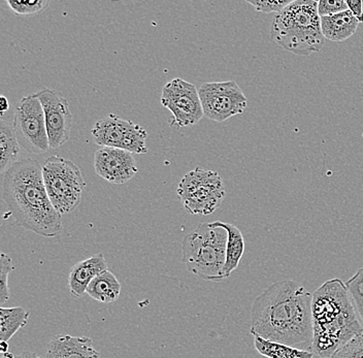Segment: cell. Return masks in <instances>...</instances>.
Wrapping results in <instances>:
<instances>
[{
    "mask_svg": "<svg viewBox=\"0 0 363 358\" xmlns=\"http://www.w3.org/2000/svg\"><path fill=\"white\" fill-rule=\"evenodd\" d=\"M17 358H45L38 357L36 353L29 352V351H26V352H23L21 354L18 355Z\"/></svg>",
    "mask_w": 363,
    "mask_h": 358,
    "instance_id": "f546056e",
    "label": "cell"
},
{
    "mask_svg": "<svg viewBox=\"0 0 363 358\" xmlns=\"http://www.w3.org/2000/svg\"><path fill=\"white\" fill-rule=\"evenodd\" d=\"M215 225L225 228L228 233L226 246V260L223 269L224 279L228 278L238 269L240 259L245 252V240L242 231L231 223L221 221L213 222Z\"/></svg>",
    "mask_w": 363,
    "mask_h": 358,
    "instance_id": "e0dca14e",
    "label": "cell"
},
{
    "mask_svg": "<svg viewBox=\"0 0 363 358\" xmlns=\"http://www.w3.org/2000/svg\"><path fill=\"white\" fill-rule=\"evenodd\" d=\"M362 10H363V0H362Z\"/></svg>",
    "mask_w": 363,
    "mask_h": 358,
    "instance_id": "d6a6232c",
    "label": "cell"
},
{
    "mask_svg": "<svg viewBox=\"0 0 363 358\" xmlns=\"http://www.w3.org/2000/svg\"><path fill=\"white\" fill-rule=\"evenodd\" d=\"M329 358H363V332L355 335Z\"/></svg>",
    "mask_w": 363,
    "mask_h": 358,
    "instance_id": "d4e9b609",
    "label": "cell"
},
{
    "mask_svg": "<svg viewBox=\"0 0 363 358\" xmlns=\"http://www.w3.org/2000/svg\"><path fill=\"white\" fill-rule=\"evenodd\" d=\"M95 144L121 149L133 154H147L146 129L119 116L111 114L99 119L91 130Z\"/></svg>",
    "mask_w": 363,
    "mask_h": 358,
    "instance_id": "9c48e42d",
    "label": "cell"
},
{
    "mask_svg": "<svg viewBox=\"0 0 363 358\" xmlns=\"http://www.w3.org/2000/svg\"><path fill=\"white\" fill-rule=\"evenodd\" d=\"M0 106H1V115L4 114V112H6V111L10 108V104H9L8 99H6V96H1V99H0Z\"/></svg>",
    "mask_w": 363,
    "mask_h": 358,
    "instance_id": "f1b7e54d",
    "label": "cell"
},
{
    "mask_svg": "<svg viewBox=\"0 0 363 358\" xmlns=\"http://www.w3.org/2000/svg\"><path fill=\"white\" fill-rule=\"evenodd\" d=\"M272 42L295 55L321 51L324 36L316 0H296L272 20Z\"/></svg>",
    "mask_w": 363,
    "mask_h": 358,
    "instance_id": "277c9868",
    "label": "cell"
},
{
    "mask_svg": "<svg viewBox=\"0 0 363 358\" xmlns=\"http://www.w3.org/2000/svg\"><path fill=\"white\" fill-rule=\"evenodd\" d=\"M312 300L295 281L272 283L254 301L250 334L312 351Z\"/></svg>",
    "mask_w": 363,
    "mask_h": 358,
    "instance_id": "6da1fadb",
    "label": "cell"
},
{
    "mask_svg": "<svg viewBox=\"0 0 363 358\" xmlns=\"http://www.w3.org/2000/svg\"><path fill=\"white\" fill-rule=\"evenodd\" d=\"M161 104L172 113L174 129L195 125L204 117L199 89L183 79H174L163 87Z\"/></svg>",
    "mask_w": 363,
    "mask_h": 358,
    "instance_id": "8fae6325",
    "label": "cell"
},
{
    "mask_svg": "<svg viewBox=\"0 0 363 358\" xmlns=\"http://www.w3.org/2000/svg\"><path fill=\"white\" fill-rule=\"evenodd\" d=\"M254 346L262 357L267 358H314V352L296 347L267 341L262 337L254 335Z\"/></svg>",
    "mask_w": 363,
    "mask_h": 358,
    "instance_id": "ffe728a7",
    "label": "cell"
},
{
    "mask_svg": "<svg viewBox=\"0 0 363 358\" xmlns=\"http://www.w3.org/2000/svg\"><path fill=\"white\" fill-rule=\"evenodd\" d=\"M95 172L111 184L121 185L135 178L138 169L135 156L121 149L104 147L94 155Z\"/></svg>",
    "mask_w": 363,
    "mask_h": 358,
    "instance_id": "4fadbf2b",
    "label": "cell"
},
{
    "mask_svg": "<svg viewBox=\"0 0 363 358\" xmlns=\"http://www.w3.org/2000/svg\"><path fill=\"white\" fill-rule=\"evenodd\" d=\"M0 173L4 176L18 162L20 154V144L13 125L4 120L0 122Z\"/></svg>",
    "mask_w": 363,
    "mask_h": 358,
    "instance_id": "d6986e66",
    "label": "cell"
},
{
    "mask_svg": "<svg viewBox=\"0 0 363 358\" xmlns=\"http://www.w3.org/2000/svg\"><path fill=\"white\" fill-rule=\"evenodd\" d=\"M1 352L2 354L9 352V343H6V342H1Z\"/></svg>",
    "mask_w": 363,
    "mask_h": 358,
    "instance_id": "4dcf8cb0",
    "label": "cell"
},
{
    "mask_svg": "<svg viewBox=\"0 0 363 358\" xmlns=\"http://www.w3.org/2000/svg\"><path fill=\"white\" fill-rule=\"evenodd\" d=\"M312 352L329 358L355 335L363 332V325L350 292L339 278L322 284L313 294Z\"/></svg>",
    "mask_w": 363,
    "mask_h": 358,
    "instance_id": "3957f363",
    "label": "cell"
},
{
    "mask_svg": "<svg viewBox=\"0 0 363 358\" xmlns=\"http://www.w3.org/2000/svg\"><path fill=\"white\" fill-rule=\"evenodd\" d=\"M199 93L204 117L218 123L242 114L248 106L246 95L235 81L203 83Z\"/></svg>",
    "mask_w": 363,
    "mask_h": 358,
    "instance_id": "30bf717a",
    "label": "cell"
},
{
    "mask_svg": "<svg viewBox=\"0 0 363 358\" xmlns=\"http://www.w3.org/2000/svg\"><path fill=\"white\" fill-rule=\"evenodd\" d=\"M45 358H101L91 337L57 335L48 344Z\"/></svg>",
    "mask_w": 363,
    "mask_h": 358,
    "instance_id": "5bb4252c",
    "label": "cell"
},
{
    "mask_svg": "<svg viewBox=\"0 0 363 358\" xmlns=\"http://www.w3.org/2000/svg\"><path fill=\"white\" fill-rule=\"evenodd\" d=\"M6 4L10 6L16 15L33 16L44 12L50 6L48 0H33V1H17V0H6Z\"/></svg>",
    "mask_w": 363,
    "mask_h": 358,
    "instance_id": "7402d4cb",
    "label": "cell"
},
{
    "mask_svg": "<svg viewBox=\"0 0 363 358\" xmlns=\"http://www.w3.org/2000/svg\"><path fill=\"white\" fill-rule=\"evenodd\" d=\"M29 313L22 307L0 309V341L9 343L28 323Z\"/></svg>",
    "mask_w": 363,
    "mask_h": 358,
    "instance_id": "44dd1931",
    "label": "cell"
},
{
    "mask_svg": "<svg viewBox=\"0 0 363 358\" xmlns=\"http://www.w3.org/2000/svg\"><path fill=\"white\" fill-rule=\"evenodd\" d=\"M228 233L214 223H201L182 242V262L189 273L212 282L224 280Z\"/></svg>",
    "mask_w": 363,
    "mask_h": 358,
    "instance_id": "5b68a950",
    "label": "cell"
},
{
    "mask_svg": "<svg viewBox=\"0 0 363 358\" xmlns=\"http://www.w3.org/2000/svg\"><path fill=\"white\" fill-rule=\"evenodd\" d=\"M346 284L363 325V267Z\"/></svg>",
    "mask_w": 363,
    "mask_h": 358,
    "instance_id": "cb8c5ba5",
    "label": "cell"
},
{
    "mask_svg": "<svg viewBox=\"0 0 363 358\" xmlns=\"http://www.w3.org/2000/svg\"><path fill=\"white\" fill-rule=\"evenodd\" d=\"M13 128L20 146L29 153L49 151L44 108L36 93L23 97L16 104Z\"/></svg>",
    "mask_w": 363,
    "mask_h": 358,
    "instance_id": "ba28073f",
    "label": "cell"
},
{
    "mask_svg": "<svg viewBox=\"0 0 363 358\" xmlns=\"http://www.w3.org/2000/svg\"><path fill=\"white\" fill-rule=\"evenodd\" d=\"M359 22L350 11L321 18V29L324 38L331 42H345L357 30Z\"/></svg>",
    "mask_w": 363,
    "mask_h": 358,
    "instance_id": "2e32d148",
    "label": "cell"
},
{
    "mask_svg": "<svg viewBox=\"0 0 363 358\" xmlns=\"http://www.w3.org/2000/svg\"><path fill=\"white\" fill-rule=\"evenodd\" d=\"M348 4L345 0H321L318 1V13L320 18L330 17L337 13L348 11Z\"/></svg>",
    "mask_w": 363,
    "mask_h": 358,
    "instance_id": "4316f807",
    "label": "cell"
},
{
    "mask_svg": "<svg viewBox=\"0 0 363 358\" xmlns=\"http://www.w3.org/2000/svg\"><path fill=\"white\" fill-rule=\"evenodd\" d=\"M1 358H17V357H16L15 355L13 354V353L6 352V353H4V354H2Z\"/></svg>",
    "mask_w": 363,
    "mask_h": 358,
    "instance_id": "1f68e13d",
    "label": "cell"
},
{
    "mask_svg": "<svg viewBox=\"0 0 363 358\" xmlns=\"http://www.w3.org/2000/svg\"><path fill=\"white\" fill-rule=\"evenodd\" d=\"M347 4L354 17L358 20L359 23H363L362 0H348Z\"/></svg>",
    "mask_w": 363,
    "mask_h": 358,
    "instance_id": "83f0119b",
    "label": "cell"
},
{
    "mask_svg": "<svg viewBox=\"0 0 363 358\" xmlns=\"http://www.w3.org/2000/svg\"><path fill=\"white\" fill-rule=\"evenodd\" d=\"M4 201L16 223L45 237L62 230V215L52 205L45 189L42 164L27 158L4 174Z\"/></svg>",
    "mask_w": 363,
    "mask_h": 358,
    "instance_id": "7a4b0ae2",
    "label": "cell"
},
{
    "mask_svg": "<svg viewBox=\"0 0 363 358\" xmlns=\"http://www.w3.org/2000/svg\"><path fill=\"white\" fill-rule=\"evenodd\" d=\"M177 192L185 210L199 216L213 214L226 196L220 174L201 167L183 177Z\"/></svg>",
    "mask_w": 363,
    "mask_h": 358,
    "instance_id": "52a82bcc",
    "label": "cell"
},
{
    "mask_svg": "<svg viewBox=\"0 0 363 358\" xmlns=\"http://www.w3.org/2000/svg\"><path fill=\"white\" fill-rule=\"evenodd\" d=\"M42 169L48 196L57 212L65 215L76 210L86 188L78 165L60 156H51Z\"/></svg>",
    "mask_w": 363,
    "mask_h": 358,
    "instance_id": "8992f818",
    "label": "cell"
},
{
    "mask_svg": "<svg viewBox=\"0 0 363 358\" xmlns=\"http://www.w3.org/2000/svg\"><path fill=\"white\" fill-rule=\"evenodd\" d=\"M247 2L253 6L257 12L279 13L285 10L294 1L292 0H256V1L248 0Z\"/></svg>",
    "mask_w": 363,
    "mask_h": 358,
    "instance_id": "484cf974",
    "label": "cell"
},
{
    "mask_svg": "<svg viewBox=\"0 0 363 358\" xmlns=\"http://www.w3.org/2000/svg\"><path fill=\"white\" fill-rule=\"evenodd\" d=\"M15 269L13 259L10 256L2 253L0 256V305L10 300L11 291L9 287V276Z\"/></svg>",
    "mask_w": 363,
    "mask_h": 358,
    "instance_id": "603a6c76",
    "label": "cell"
},
{
    "mask_svg": "<svg viewBox=\"0 0 363 358\" xmlns=\"http://www.w3.org/2000/svg\"><path fill=\"white\" fill-rule=\"evenodd\" d=\"M36 94L44 108L50 149L55 150L63 146L70 138L72 115L69 104L67 99L55 90L45 88Z\"/></svg>",
    "mask_w": 363,
    "mask_h": 358,
    "instance_id": "7c38bea8",
    "label": "cell"
},
{
    "mask_svg": "<svg viewBox=\"0 0 363 358\" xmlns=\"http://www.w3.org/2000/svg\"><path fill=\"white\" fill-rule=\"evenodd\" d=\"M108 264L104 254H95L74 264L70 269L68 287L74 298H79L97 276L108 271Z\"/></svg>",
    "mask_w": 363,
    "mask_h": 358,
    "instance_id": "9a60e30c",
    "label": "cell"
},
{
    "mask_svg": "<svg viewBox=\"0 0 363 358\" xmlns=\"http://www.w3.org/2000/svg\"><path fill=\"white\" fill-rule=\"evenodd\" d=\"M121 289V283L112 272L108 269L90 283L86 293L99 303H111L119 300Z\"/></svg>",
    "mask_w": 363,
    "mask_h": 358,
    "instance_id": "ac0fdd59",
    "label": "cell"
}]
</instances>
